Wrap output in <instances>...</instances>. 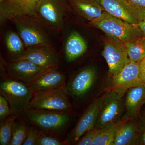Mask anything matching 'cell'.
Returning a JSON list of instances; mask_svg holds the SVG:
<instances>
[{
  "label": "cell",
  "instance_id": "18",
  "mask_svg": "<svg viewBox=\"0 0 145 145\" xmlns=\"http://www.w3.org/2000/svg\"><path fill=\"white\" fill-rule=\"evenodd\" d=\"M75 13L89 22L98 19L105 10L98 0H67Z\"/></svg>",
  "mask_w": 145,
  "mask_h": 145
},
{
  "label": "cell",
  "instance_id": "1",
  "mask_svg": "<svg viewBox=\"0 0 145 145\" xmlns=\"http://www.w3.org/2000/svg\"><path fill=\"white\" fill-rule=\"evenodd\" d=\"M30 124L60 139L72 118L71 111H57L29 108L20 116Z\"/></svg>",
  "mask_w": 145,
  "mask_h": 145
},
{
  "label": "cell",
  "instance_id": "12",
  "mask_svg": "<svg viewBox=\"0 0 145 145\" xmlns=\"http://www.w3.org/2000/svg\"><path fill=\"white\" fill-rule=\"evenodd\" d=\"M143 83L140 77L138 62L130 61L111 81L108 91H114L123 98L130 88Z\"/></svg>",
  "mask_w": 145,
  "mask_h": 145
},
{
  "label": "cell",
  "instance_id": "17",
  "mask_svg": "<svg viewBox=\"0 0 145 145\" xmlns=\"http://www.w3.org/2000/svg\"><path fill=\"white\" fill-rule=\"evenodd\" d=\"M124 106L125 113L122 118L125 120L135 119L145 104V83L130 88L125 93Z\"/></svg>",
  "mask_w": 145,
  "mask_h": 145
},
{
  "label": "cell",
  "instance_id": "36",
  "mask_svg": "<svg viewBox=\"0 0 145 145\" xmlns=\"http://www.w3.org/2000/svg\"></svg>",
  "mask_w": 145,
  "mask_h": 145
},
{
  "label": "cell",
  "instance_id": "9",
  "mask_svg": "<svg viewBox=\"0 0 145 145\" xmlns=\"http://www.w3.org/2000/svg\"><path fill=\"white\" fill-rule=\"evenodd\" d=\"M105 11L129 23L145 20V10L129 0H98Z\"/></svg>",
  "mask_w": 145,
  "mask_h": 145
},
{
  "label": "cell",
  "instance_id": "31",
  "mask_svg": "<svg viewBox=\"0 0 145 145\" xmlns=\"http://www.w3.org/2000/svg\"><path fill=\"white\" fill-rule=\"evenodd\" d=\"M140 132L138 145H145V126L140 127Z\"/></svg>",
  "mask_w": 145,
  "mask_h": 145
},
{
  "label": "cell",
  "instance_id": "26",
  "mask_svg": "<svg viewBox=\"0 0 145 145\" xmlns=\"http://www.w3.org/2000/svg\"><path fill=\"white\" fill-rule=\"evenodd\" d=\"M66 140L62 141L54 135L41 130L36 145H68Z\"/></svg>",
  "mask_w": 145,
  "mask_h": 145
},
{
  "label": "cell",
  "instance_id": "11",
  "mask_svg": "<svg viewBox=\"0 0 145 145\" xmlns=\"http://www.w3.org/2000/svg\"><path fill=\"white\" fill-rule=\"evenodd\" d=\"M105 95L94 100L82 115L74 129L66 140L68 144H76L79 139L89 131L96 126L99 119Z\"/></svg>",
  "mask_w": 145,
  "mask_h": 145
},
{
  "label": "cell",
  "instance_id": "14",
  "mask_svg": "<svg viewBox=\"0 0 145 145\" xmlns=\"http://www.w3.org/2000/svg\"><path fill=\"white\" fill-rule=\"evenodd\" d=\"M7 77L28 85L47 70L24 59H14L7 65Z\"/></svg>",
  "mask_w": 145,
  "mask_h": 145
},
{
  "label": "cell",
  "instance_id": "8",
  "mask_svg": "<svg viewBox=\"0 0 145 145\" xmlns=\"http://www.w3.org/2000/svg\"><path fill=\"white\" fill-rule=\"evenodd\" d=\"M39 1L40 0H4L0 3L1 23L7 20L20 19H33L40 22L36 13Z\"/></svg>",
  "mask_w": 145,
  "mask_h": 145
},
{
  "label": "cell",
  "instance_id": "2",
  "mask_svg": "<svg viewBox=\"0 0 145 145\" xmlns=\"http://www.w3.org/2000/svg\"><path fill=\"white\" fill-rule=\"evenodd\" d=\"M89 25L100 29L107 37L124 43L144 36L137 24L129 23L106 11L100 18L89 22Z\"/></svg>",
  "mask_w": 145,
  "mask_h": 145
},
{
  "label": "cell",
  "instance_id": "34",
  "mask_svg": "<svg viewBox=\"0 0 145 145\" xmlns=\"http://www.w3.org/2000/svg\"><path fill=\"white\" fill-rule=\"evenodd\" d=\"M137 25L141 29L142 32L143 36L145 38V20L140 21L137 24Z\"/></svg>",
  "mask_w": 145,
  "mask_h": 145
},
{
  "label": "cell",
  "instance_id": "23",
  "mask_svg": "<svg viewBox=\"0 0 145 145\" xmlns=\"http://www.w3.org/2000/svg\"><path fill=\"white\" fill-rule=\"evenodd\" d=\"M16 119L13 127L12 138L10 145L23 144L28 132L30 124L19 116Z\"/></svg>",
  "mask_w": 145,
  "mask_h": 145
},
{
  "label": "cell",
  "instance_id": "35",
  "mask_svg": "<svg viewBox=\"0 0 145 145\" xmlns=\"http://www.w3.org/2000/svg\"><path fill=\"white\" fill-rule=\"evenodd\" d=\"M3 1H4V0H0V3L1 2Z\"/></svg>",
  "mask_w": 145,
  "mask_h": 145
},
{
  "label": "cell",
  "instance_id": "13",
  "mask_svg": "<svg viewBox=\"0 0 145 145\" xmlns=\"http://www.w3.org/2000/svg\"><path fill=\"white\" fill-rule=\"evenodd\" d=\"M96 67L89 66L77 73L66 85L67 95L75 99H82L89 92L96 79Z\"/></svg>",
  "mask_w": 145,
  "mask_h": 145
},
{
  "label": "cell",
  "instance_id": "3",
  "mask_svg": "<svg viewBox=\"0 0 145 145\" xmlns=\"http://www.w3.org/2000/svg\"><path fill=\"white\" fill-rule=\"evenodd\" d=\"M0 93L8 101L10 115L20 116L29 108L33 96L31 89L26 84L8 77L0 83Z\"/></svg>",
  "mask_w": 145,
  "mask_h": 145
},
{
  "label": "cell",
  "instance_id": "33",
  "mask_svg": "<svg viewBox=\"0 0 145 145\" xmlns=\"http://www.w3.org/2000/svg\"><path fill=\"white\" fill-rule=\"evenodd\" d=\"M140 116V121L138 122L139 126L140 127L145 126V109Z\"/></svg>",
  "mask_w": 145,
  "mask_h": 145
},
{
  "label": "cell",
  "instance_id": "4",
  "mask_svg": "<svg viewBox=\"0 0 145 145\" xmlns=\"http://www.w3.org/2000/svg\"><path fill=\"white\" fill-rule=\"evenodd\" d=\"M66 88H59L33 93L29 108L57 111H71L72 105Z\"/></svg>",
  "mask_w": 145,
  "mask_h": 145
},
{
  "label": "cell",
  "instance_id": "28",
  "mask_svg": "<svg viewBox=\"0 0 145 145\" xmlns=\"http://www.w3.org/2000/svg\"><path fill=\"white\" fill-rule=\"evenodd\" d=\"M99 129L94 128L89 131L81 137L77 142V145H92L93 140L99 131Z\"/></svg>",
  "mask_w": 145,
  "mask_h": 145
},
{
  "label": "cell",
  "instance_id": "19",
  "mask_svg": "<svg viewBox=\"0 0 145 145\" xmlns=\"http://www.w3.org/2000/svg\"><path fill=\"white\" fill-rule=\"evenodd\" d=\"M140 128L135 119L125 120L118 128L113 145H138Z\"/></svg>",
  "mask_w": 145,
  "mask_h": 145
},
{
  "label": "cell",
  "instance_id": "27",
  "mask_svg": "<svg viewBox=\"0 0 145 145\" xmlns=\"http://www.w3.org/2000/svg\"><path fill=\"white\" fill-rule=\"evenodd\" d=\"M40 129L34 125L30 124L26 140L24 145H36V142L40 135Z\"/></svg>",
  "mask_w": 145,
  "mask_h": 145
},
{
  "label": "cell",
  "instance_id": "15",
  "mask_svg": "<svg viewBox=\"0 0 145 145\" xmlns=\"http://www.w3.org/2000/svg\"><path fill=\"white\" fill-rule=\"evenodd\" d=\"M15 59L27 60L46 70L59 68L57 54L51 46L27 48L22 56Z\"/></svg>",
  "mask_w": 145,
  "mask_h": 145
},
{
  "label": "cell",
  "instance_id": "32",
  "mask_svg": "<svg viewBox=\"0 0 145 145\" xmlns=\"http://www.w3.org/2000/svg\"><path fill=\"white\" fill-rule=\"evenodd\" d=\"M131 2L145 10V0H129Z\"/></svg>",
  "mask_w": 145,
  "mask_h": 145
},
{
  "label": "cell",
  "instance_id": "29",
  "mask_svg": "<svg viewBox=\"0 0 145 145\" xmlns=\"http://www.w3.org/2000/svg\"><path fill=\"white\" fill-rule=\"evenodd\" d=\"M11 114L8 101L1 94L0 95V119L1 121L9 117Z\"/></svg>",
  "mask_w": 145,
  "mask_h": 145
},
{
  "label": "cell",
  "instance_id": "5",
  "mask_svg": "<svg viewBox=\"0 0 145 145\" xmlns=\"http://www.w3.org/2000/svg\"><path fill=\"white\" fill-rule=\"evenodd\" d=\"M104 44L102 55L108 65V78L111 81L130 61L125 43L107 36Z\"/></svg>",
  "mask_w": 145,
  "mask_h": 145
},
{
  "label": "cell",
  "instance_id": "6",
  "mask_svg": "<svg viewBox=\"0 0 145 145\" xmlns=\"http://www.w3.org/2000/svg\"><path fill=\"white\" fill-rule=\"evenodd\" d=\"M69 6L67 0H40L36 13L42 24L59 31L63 26L65 13Z\"/></svg>",
  "mask_w": 145,
  "mask_h": 145
},
{
  "label": "cell",
  "instance_id": "7",
  "mask_svg": "<svg viewBox=\"0 0 145 145\" xmlns=\"http://www.w3.org/2000/svg\"><path fill=\"white\" fill-rule=\"evenodd\" d=\"M11 21L16 25L26 48L51 46L49 38L39 21L31 19H14Z\"/></svg>",
  "mask_w": 145,
  "mask_h": 145
},
{
  "label": "cell",
  "instance_id": "10",
  "mask_svg": "<svg viewBox=\"0 0 145 145\" xmlns=\"http://www.w3.org/2000/svg\"><path fill=\"white\" fill-rule=\"evenodd\" d=\"M123 110L122 98L116 92L108 91L105 94L95 128L104 129L117 123L122 119Z\"/></svg>",
  "mask_w": 145,
  "mask_h": 145
},
{
  "label": "cell",
  "instance_id": "20",
  "mask_svg": "<svg viewBox=\"0 0 145 145\" xmlns=\"http://www.w3.org/2000/svg\"><path fill=\"white\" fill-rule=\"evenodd\" d=\"M87 48L85 40L81 34L77 31H72L65 44L66 60L69 63L76 61L86 53Z\"/></svg>",
  "mask_w": 145,
  "mask_h": 145
},
{
  "label": "cell",
  "instance_id": "30",
  "mask_svg": "<svg viewBox=\"0 0 145 145\" xmlns=\"http://www.w3.org/2000/svg\"><path fill=\"white\" fill-rule=\"evenodd\" d=\"M138 63L140 79L143 83H145V57L138 62Z\"/></svg>",
  "mask_w": 145,
  "mask_h": 145
},
{
  "label": "cell",
  "instance_id": "21",
  "mask_svg": "<svg viewBox=\"0 0 145 145\" xmlns=\"http://www.w3.org/2000/svg\"><path fill=\"white\" fill-rule=\"evenodd\" d=\"M125 120L122 118L111 126L99 129L93 140L92 145H113L117 129Z\"/></svg>",
  "mask_w": 145,
  "mask_h": 145
},
{
  "label": "cell",
  "instance_id": "25",
  "mask_svg": "<svg viewBox=\"0 0 145 145\" xmlns=\"http://www.w3.org/2000/svg\"><path fill=\"white\" fill-rule=\"evenodd\" d=\"M19 117L18 115H10L5 119L1 121L0 145H10L13 124L16 119Z\"/></svg>",
  "mask_w": 145,
  "mask_h": 145
},
{
  "label": "cell",
  "instance_id": "22",
  "mask_svg": "<svg viewBox=\"0 0 145 145\" xmlns=\"http://www.w3.org/2000/svg\"><path fill=\"white\" fill-rule=\"evenodd\" d=\"M130 61L138 62L145 57V38H137L125 43Z\"/></svg>",
  "mask_w": 145,
  "mask_h": 145
},
{
  "label": "cell",
  "instance_id": "24",
  "mask_svg": "<svg viewBox=\"0 0 145 145\" xmlns=\"http://www.w3.org/2000/svg\"><path fill=\"white\" fill-rule=\"evenodd\" d=\"M5 40L8 51L16 58L20 57L25 52V50L22 40L16 32L9 31L7 33L5 37Z\"/></svg>",
  "mask_w": 145,
  "mask_h": 145
},
{
  "label": "cell",
  "instance_id": "16",
  "mask_svg": "<svg viewBox=\"0 0 145 145\" xmlns=\"http://www.w3.org/2000/svg\"><path fill=\"white\" fill-rule=\"evenodd\" d=\"M65 76L58 69L46 71L27 85L33 93L55 89L66 88Z\"/></svg>",
  "mask_w": 145,
  "mask_h": 145
}]
</instances>
